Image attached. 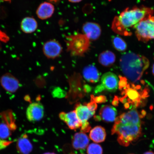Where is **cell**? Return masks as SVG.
<instances>
[{"instance_id": "6da1fadb", "label": "cell", "mask_w": 154, "mask_h": 154, "mask_svg": "<svg viewBox=\"0 0 154 154\" xmlns=\"http://www.w3.org/2000/svg\"><path fill=\"white\" fill-rule=\"evenodd\" d=\"M154 11L150 8L141 6L128 8L115 17L113 20L112 29L116 33L124 36H130L132 33L128 29L133 27L138 23L150 15H153Z\"/></svg>"}, {"instance_id": "7a4b0ae2", "label": "cell", "mask_w": 154, "mask_h": 154, "mask_svg": "<svg viewBox=\"0 0 154 154\" xmlns=\"http://www.w3.org/2000/svg\"><path fill=\"white\" fill-rule=\"evenodd\" d=\"M149 65L147 58L132 52L125 53L120 59L121 68L123 74L133 83L139 81Z\"/></svg>"}, {"instance_id": "3957f363", "label": "cell", "mask_w": 154, "mask_h": 154, "mask_svg": "<svg viewBox=\"0 0 154 154\" xmlns=\"http://www.w3.org/2000/svg\"><path fill=\"white\" fill-rule=\"evenodd\" d=\"M141 124L115 121L114 125L112 128L111 134L118 135L117 140L119 144L127 147L141 136Z\"/></svg>"}, {"instance_id": "277c9868", "label": "cell", "mask_w": 154, "mask_h": 154, "mask_svg": "<svg viewBox=\"0 0 154 154\" xmlns=\"http://www.w3.org/2000/svg\"><path fill=\"white\" fill-rule=\"evenodd\" d=\"M140 85H135L134 84H128L123 88L121 93L122 97L120 100L122 103H128L130 108L136 109L140 107L143 103V100L149 96V90L144 89L140 91Z\"/></svg>"}, {"instance_id": "5b68a950", "label": "cell", "mask_w": 154, "mask_h": 154, "mask_svg": "<svg viewBox=\"0 0 154 154\" xmlns=\"http://www.w3.org/2000/svg\"><path fill=\"white\" fill-rule=\"evenodd\" d=\"M67 51L72 56L83 57L89 49L90 40L83 34L66 36Z\"/></svg>"}, {"instance_id": "8992f818", "label": "cell", "mask_w": 154, "mask_h": 154, "mask_svg": "<svg viewBox=\"0 0 154 154\" xmlns=\"http://www.w3.org/2000/svg\"><path fill=\"white\" fill-rule=\"evenodd\" d=\"M135 33L140 41L147 43L154 39V17L150 15L133 27Z\"/></svg>"}, {"instance_id": "52a82bcc", "label": "cell", "mask_w": 154, "mask_h": 154, "mask_svg": "<svg viewBox=\"0 0 154 154\" xmlns=\"http://www.w3.org/2000/svg\"><path fill=\"white\" fill-rule=\"evenodd\" d=\"M0 122V139L5 140L11 135L16 129L14 115L11 111L4 112L1 114Z\"/></svg>"}, {"instance_id": "ba28073f", "label": "cell", "mask_w": 154, "mask_h": 154, "mask_svg": "<svg viewBox=\"0 0 154 154\" xmlns=\"http://www.w3.org/2000/svg\"><path fill=\"white\" fill-rule=\"evenodd\" d=\"M118 77L114 73L108 72L102 76L101 84L96 88V92H101L104 90L114 92L116 91L119 86Z\"/></svg>"}, {"instance_id": "9c48e42d", "label": "cell", "mask_w": 154, "mask_h": 154, "mask_svg": "<svg viewBox=\"0 0 154 154\" xmlns=\"http://www.w3.org/2000/svg\"><path fill=\"white\" fill-rule=\"evenodd\" d=\"M43 52L48 59H55L58 57L62 52L63 48L60 44L55 40H51L44 44Z\"/></svg>"}, {"instance_id": "30bf717a", "label": "cell", "mask_w": 154, "mask_h": 154, "mask_svg": "<svg viewBox=\"0 0 154 154\" xmlns=\"http://www.w3.org/2000/svg\"><path fill=\"white\" fill-rule=\"evenodd\" d=\"M44 115V106L38 102L30 103L26 111V117L31 122H35L41 120Z\"/></svg>"}, {"instance_id": "8fae6325", "label": "cell", "mask_w": 154, "mask_h": 154, "mask_svg": "<svg viewBox=\"0 0 154 154\" xmlns=\"http://www.w3.org/2000/svg\"><path fill=\"white\" fill-rule=\"evenodd\" d=\"M0 84L5 91L10 93H15L20 86L19 80L10 73H6L1 77Z\"/></svg>"}, {"instance_id": "7c38bea8", "label": "cell", "mask_w": 154, "mask_h": 154, "mask_svg": "<svg viewBox=\"0 0 154 154\" xmlns=\"http://www.w3.org/2000/svg\"><path fill=\"white\" fill-rule=\"evenodd\" d=\"M82 29L83 34L92 41L97 40L101 34L100 26L96 23L86 22L83 25Z\"/></svg>"}, {"instance_id": "4fadbf2b", "label": "cell", "mask_w": 154, "mask_h": 154, "mask_svg": "<svg viewBox=\"0 0 154 154\" xmlns=\"http://www.w3.org/2000/svg\"><path fill=\"white\" fill-rule=\"evenodd\" d=\"M59 117L71 130H76L80 128L82 126V123L75 110L67 113L62 112L59 113Z\"/></svg>"}, {"instance_id": "5bb4252c", "label": "cell", "mask_w": 154, "mask_h": 154, "mask_svg": "<svg viewBox=\"0 0 154 154\" xmlns=\"http://www.w3.org/2000/svg\"><path fill=\"white\" fill-rule=\"evenodd\" d=\"M74 110L82 124L88 122V120L93 116L95 113V111H92L89 108L86 103L76 104Z\"/></svg>"}, {"instance_id": "9a60e30c", "label": "cell", "mask_w": 154, "mask_h": 154, "mask_svg": "<svg viewBox=\"0 0 154 154\" xmlns=\"http://www.w3.org/2000/svg\"><path fill=\"white\" fill-rule=\"evenodd\" d=\"M55 7L52 3L45 2L38 6L36 11L38 18L41 20H45L51 18L54 14Z\"/></svg>"}, {"instance_id": "2e32d148", "label": "cell", "mask_w": 154, "mask_h": 154, "mask_svg": "<svg viewBox=\"0 0 154 154\" xmlns=\"http://www.w3.org/2000/svg\"><path fill=\"white\" fill-rule=\"evenodd\" d=\"M117 115V111L115 107L110 105H105L100 109L98 116L100 120L109 123L115 121Z\"/></svg>"}, {"instance_id": "e0dca14e", "label": "cell", "mask_w": 154, "mask_h": 154, "mask_svg": "<svg viewBox=\"0 0 154 154\" xmlns=\"http://www.w3.org/2000/svg\"><path fill=\"white\" fill-rule=\"evenodd\" d=\"M89 138L87 135L82 132L76 133L73 137L72 146L76 150L84 149L87 147Z\"/></svg>"}, {"instance_id": "ac0fdd59", "label": "cell", "mask_w": 154, "mask_h": 154, "mask_svg": "<svg viewBox=\"0 0 154 154\" xmlns=\"http://www.w3.org/2000/svg\"><path fill=\"white\" fill-rule=\"evenodd\" d=\"M17 149L20 154H29L31 152L33 146L26 134L23 135L17 140Z\"/></svg>"}, {"instance_id": "d6986e66", "label": "cell", "mask_w": 154, "mask_h": 154, "mask_svg": "<svg viewBox=\"0 0 154 154\" xmlns=\"http://www.w3.org/2000/svg\"><path fill=\"white\" fill-rule=\"evenodd\" d=\"M83 76L88 82L96 83L100 80V74L97 69L93 65H90L85 67L82 72Z\"/></svg>"}, {"instance_id": "ffe728a7", "label": "cell", "mask_w": 154, "mask_h": 154, "mask_svg": "<svg viewBox=\"0 0 154 154\" xmlns=\"http://www.w3.org/2000/svg\"><path fill=\"white\" fill-rule=\"evenodd\" d=\"M38 27L37 21L33 17H26L23 19L21 23V30L26 34L32 33L35 32Z\"/></svg>"}, {"instance_id": "44dd1931", "label": "cell", "mask_w": 154, "mask_h": 154, "mask_svg": "<svg viewBox=\"0 0 154 154\" xmlns=\"http://www.w3.org/2000/svg\"><path fill=\"white\" fill-rule=\"evenodd\" d=\"M106 136L105 129L101 126H96L90 131V138L95 143H101L104 141Z\"/></svg>"}, {"instance_id": "7402d4cb", "label": "cell", "mask_w": 154, "mask_h": 154, "mask_svg": "<svg viewBox=\"0 0 154 154\" xmlns=\"http://www.w3.org/2000/svg\"><path fill=\"white\" fill-rule=\"evenodd\" d=\"M116 56L115 54L109 51L103 52L100 54L99 61L103 66L106 67L111 66L115 62Z\"/></svg>"}, {"instance_id": "603a6c76", "label": "cell", "mask_w": 154, "mask_h": 154, "mask_svg": "<svg viewBox=\"0 0 154 154\" xmlns=\"http://www.w3.org/2000/svg\"><path fill=\"white\" fill-rule=\"evenodd\" d=\"M112 42L115 49L119 51H124L127 48V44L124 40L119 36H114L112 38Z\"/></svg>"}, {"instance_id": "cb8c5ba5", "label": "cell", "mask_w": 154, "mask_h": 154, "mask_svg": "<svg viewBox=\"0 0 154 154\" xmlns=\"http://www.w3.org/2000/svg\"><path fill=\"white\" fill-rule=\"evenodd\" d=\"M87 153L88 154H103V148L99 144L92 143L88 146Z\"/></svg>"}, {"instance_id": "d4e9b609", "label": "cell", "mask_w": 154, "mask_h": 154, "mask_svg": "<svg viewBox=\"0 0 154 154\" xmlns=\"http://www.w3.org/2000/svg\"><path fill=\"white\" fill-rule=\"evenodd\" d=\"M91 99L96 103H105L107 101L106 97L104 96L101 95L95 97L92 96Z\"/></svg>"}, {"instance_id": "484cf974", "label": "cell", "mask_w": 154, "mask_h": 154, "mask_svg": "<svg viewBox=\"0 0 154 154\" xmlns=\"http://www.w3.org/2000/svg\"><path fill=\"white\" fill-rule=\"evenodd\" d=\"M91 128V126L88 122L83 123L80 128L81 132L86 133L89 131Z\"/></svg>"}, {"instance_id": "4316f807", "label": "cell", "mask_w": 154, "mask_h": 154, "mask_svg": "<svg viewBox=\"0 0 154 154\" xmlns=\"http://www.w3.org/2000/svg\"><path fill=\"white\" fill-rule=\"evenodd\" d=\"M119 78H120V81L119 83V89L122 90L128 85V82H127V79L125 77L119 76Z\"/></svg>"}, {"instance_id": "83f0119b", "label": "cell", "mask_w": 154, "mask_h": 154, "mask_svg": "<svg viewBox=\"0 0 154 154\" xmlns=\"http://www.w3.org/2000/svg\"><path fill=\"white\" fill-rule=\"evenodd\" d=\"M12 142L6 141L3 140H0V150L4 149L8 146Z\"/></svg>"}, {"instance_id": "f1b7e54d", "label": "cell", "mask_w": 154, "mask_h": 154, "mask_svg": "<svg viewBox=\"0 0 154 154\" xmlns=\"http://www.w3.org/2000/svg\"><path fill=\"white\" fill-rule=\"evenodd\" d=\"M119 100L118 97L117 96H115L114 99L112 102V104L114 106H118L119 103Z\"/></svg>"}, {"instance_id": "f546056e", "label": "cell", "mask_w": 154, "mask_h": 154, "mask_svg": "<svg viewBox=\"0 0 154 154\" xmlns=\"http://www.w3.org/2000/svg\"><path fill=\"white\" fill-rule=\"evenodd\" d=\"M68 1L72 3H78L81 2L82 0H68Z\"/></svg>"}, {"instance_id": "4dcf8cb0", "label": "cell", "mask_w": 154, "mask_h": 154, "mask_svg": "<svg viewBox=\"0 0 154 154\" xmlns=\"http://www.w3.org/2000/svg\"><path fill=\"white\" fill-rule=\"evenodd\" d=\"M49 2L53 3H58L60 0H48Z\"/></svg>"}, {"instance_id": "1f68e13d", "label": "cell", "mask_w": 154, "mask_h": 154, "mask_svg": "<svg viewBox=\"0 0 154 154\" xmlns=\"http://www.w3.org/2000/svg\"><path fill=\"white\" fill-rule=\"evenodd\" d=\"M143 154H154V153L153 152L149 151L146 152Z\"/></svg>"}, {"instance_id": "d6a6232c", "label": "cell", "mask_w": 154, "mask_h": 154, "mask_svg": "<svg viewBox=\"0 0 154 154\" xmlns=\"http://www.w3.org/2000/svg\"><path fill=\"white\" fill-rule=\"evenodd\" d=\"M43 154H57L56 153H55L54 152H47L44 153Z\"/></svg>"}, {"instance_id": "836d02e7", "label": "cell", "mask_w": 154, "mask_h": 154, "mask_svg": "<svg viewBox=\"0 0 154 154\" xmlns=\"http://www.w3.org/2000/svg\"><path fill=\"white\" fill-rule=\"evenodd\" d=\"M152 73L154 75V63L153 65V67H152Z\"/></svg>"}, {"instance_id": "e575fe53", "label": "cell", "mask_w": 154, "mask_h": 154, "mask_svg": "<svg viewBox=\"0 0 154 154\" xmlns=\"http://www.w3.org/2000/svg\"><path fill=\"white\" fill-rule=\"evenodd\" d=\"M4 1H6V2H10V1H11V0H4Z\"/></svg>"}, {"instance_id": "d590c367", "label": "cell", "mask_w": 154, "mask_h": 154, "mask_svg": "<svg viewBox=\"0 0 154 154\" xmlns=\"http://www.w3.org/2000/svg\"></svg>"}, {"instance_id": "8d00e7d4", "label": "cell", "mask_w": 154, "mask_h": 154, "mask_svg": "<svg viewBox=\"0 0 154 154\" xmlns=\"http://www.w3.org/2000/svg\"></svg>"}]
</instances>
